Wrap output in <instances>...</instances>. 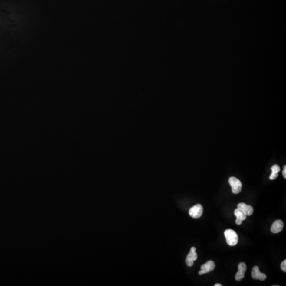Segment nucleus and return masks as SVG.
Here are the masks:
<instances>
[{
	"label": "nucleus",
	"instance_id": "nucleus-7",
	"mask_svg": "<svg viewBox=\"0 0 286 286\" xmlns=\"http://www.w3.org/2000/svg\"><path fill=\"white\" fill-rule=\"evenodd\" d=\"M252 278L254 280H260L261 281H264L267 279V276L265 273H261L259 268L258 266H254L252 270Z\"/></svg>",
	"mask_w": 286,
	"mask_h": 286
},
{
	"label": "nucleus",
	"instance_id": "nucleus-14",
	"mask_svg": "<svg viewBox=\"0 0 286 286\" xmlns=\"http://www.w3.org/2000/svg\"><path fill=\"white\" fill-rule=\"evenodd\" d=\"M235 222L236 224L237 225H240L242 224V221L241 220H240L239 219H236V220L235 221Z\"/></svg>",
	"mask_w": 286,
	"mask_h": 286
},
{
	"label": "nucleus",
	"instance_id": "nucleus-2",
	"mask_svg": "<svg viewBox=\"0 0 286 286\" xmlns=\"http://www.w3.org/2000/svg\"><path fill=\"white\" fill-rule=\"evenodd\" d=\"M228 182L232 187L233 193L238 194L241 191L242 184L238 179L232 176L229 179Z\"/></svg>",
	"mask_w": 286,
	"mask_h": 286
},
{
	"label": "nucleus",
	"instance_id": "nucleus-1",
	"mask_svg": "<svg viewBox=\"0 0 286 286\" xmlns=\"http://www.w3.org/2000/svg\"><path fill=\"white\" fill-rule=\"evenodd\" d=\"M225 237L226 238L227 243L231 246H235L238 242V237L237 233L233 229H228L224 232Z\"/></svg>",
	"mask_w": 286,
	"mask_h": 286
},
{
	"label": "nucleus",
	"instance_id": "nucleus-8",
	"mask_svg": "<svg viewBox=\"0 0 286 286\" xmlns=\"http://www.w3.org/2000/svg\"><path fill=\"white\" fill-rule=\"evenodd\" d=\"M237 208L241 210L247 216L252 215L253 212V208L251 205H248L246 203H239L237 205Z\"/></svg>",
	"mask_w": 286,
	"mask_h": 286
},
{
	"label": "nucleus",
	"instance_id": "nucleus-11",
	"mask_svg": "<svg viewBox=\"0 0 286 286\" xmlns=\"http://www.w3.org/2000/svg\"><path fill=\"white\" fill-rule=\"evenodd\" d=\"M234 215L237 219H239L242 221L245 220L246 218L247 217V215L243 211H242L241 210L239 209L238 208L235 210Z\"/></svg>",
	"mask_w": 286,
	"mask_h": 286
},
{
	"label": "nucleus",
	"instance_id": "nucleus-3",
	"mask_svg": "<svg viewBox=\"0 0 286 286\" xmlns=\"http://www.w3.org/2000/svg\"><path fill=\"white\" fill-rule=\"evenodd\" d=\"M203 213V207L200 204L193 206L189 210L190 216L194 218H200Z\"/></svg>",
	"mask_w": 286,
	"mask_h": 286
},
{
	"label": "nucleus",
	"instance_id": "nucleus-9",
	"mask_svg": "<svg viewBox=\"0 0 286 286\" xmlns=\"http://www.w3.org/2000/svg\"><path fill=\"white\" fill-rule=\"evenodd\" d=\"M284 222H282L281 220H275L271 226V232L274 234L279 233L282 230V229L284 228Z\"/></svg>",
	"mask_w": 286,
	"mask_h": 286
},
{
	"label": "nucleus",
	"instance_id": "nucleus-5",
	"mask_svg": "<svg viewBox=\"0 0 286 286\" xmlns=\"http://www.w3.org/2000/svg\"><path fill=\"white\" fill-rule=\"evenodd\" d=\"M215 268V264L212 261H208L205 264L202 265L201 266V269L199 271V275H202L203 274L208 273L213 271Z\"/></svg>",
	"mask_w": 286,
	"mask_h": 286
},
{
	"label": "nucleus",
	"instance_id": "nucleus-13",
	"mask_svg": "<svg viewBox=\"0 0 286 286\" xmlns=\"http://www.w3.org/2000/svg\"><path fill=\"white\" fill-rule=\"evenodd\" d=\"M282 175H283V176H284V179L286 178V166L284 165V170L282 171Z\"/></svg>",
	"mask_w": 286,
	"mask_h": 286
},
{
	"label": "nucleus",
	"instance_id": "nucleus-12",
	"mask_svg": "<svg viewBox=\"0 0 286 286\" xmlns=\"http://www.w3.org/2000/svg\"><path fill=\"white\" fill-rule=\"evenodd\" d=\"M281 269L282 271H284V272H286V260H284L281 263Z\"/></svg>",
	"mask_w": 286,
	"mask_h": 286
},
{
	"label": "nucleus",
	"instance_id": "nucleus-10",
	"mask_svg": "<svg viewBox=\"0 0 286 286\" xmlns=\"http://www.w3.org/2000/svg\"><path fill=\"white\" fill-rule=\"evenodd\" d=\"M271 170H272V173L270 176V179L271 180H274L276 178H277L278 176V173L280 171V168L279 165L275 164L273 165L271 167Z\"/></svg>",
	"mask_w": 286,
	"mask_h": 286
},
{
	"label": "nucleus",
	"instance_id": "nucleus-4",
	"mask_svg": "<svg viewBox=\"0 0 286 286\" xmlns=\"http://www.w3.org/2000/svg\"><path fill=\"white\" fill-rule=\"evenodd\" d=\"M196 248L195 247H192L191 248L190 251L189 252V253L186 256V263L188 267H192L194 263L193 262L197 260L198 255L197 253L196 252Z\"/></svg>",
	"mask_w": 286,
	"mask_h": 286
},
{
	"label": "nucleus",
	"instance_id": "nucleus-6",
	"mask_svg": "<svg viewBox=\"0 0 286 286\" xmlns=\"http://www.w3.org/2000/svg\"><path fill=\"white\" fill-rule=\"evenodd\" d=\"M247 269L245 263L241 262L238 265V271L235 275V280L236 281H241L245 276V273Z\"/></svg>",
	"mask_w": 286,
	"mask_h": 286
},
{
	"label": "nucleus",
	"instance_id": "nucleus-15",
	"mask_svg": "<svg viewBox=\"0 0 286 286\" xmlns=\"http://www.w3.org/2000/svg\"><path fill=\"white\" fill-rule=\"evenodd\" d=\"M222 285L220 284H215V286H222Z\"/></svg>",
	"mask_w": 286,
	"mask_h": 286
}]
</instances>
